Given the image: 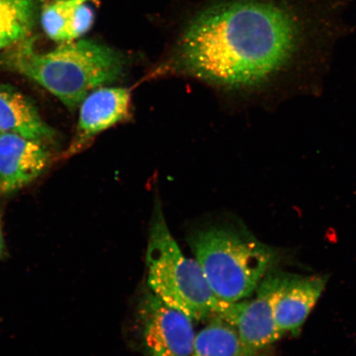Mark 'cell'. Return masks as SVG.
<instances>
[{
  "label": "cell",
  "mask_w": 356,
  "mask_h": 356,
  "mask_svg": "<svg viewBox=\"0 0 356 356\" xmlns=\"http://www.w3.org/2000/svg\"><path fill=\"white\" fill-rule=\"evenodd\" d=\"M138 319L142 345L148 356H191L195 339L193 320L147 289Z\"/></svg>",
  "instance_id": "obj_5"
},
{
  "label": "cell",
  "mask_w": 356,
  "mask_h": 356,
  "mask_svg": "<svg viewBox=\"0 0 356 356\" xmlns=\"http://www.w3.org/2000/svg\"><path fill=\"white\" fill-rule=\"evenodd\" d=\"M150 291L193 321L216 316L234 325L241 301L229 304L218 299L195 259L184 254L168 229L161 204H155L146 253Z\"/></svg>",
  "instance_id": "obj_4"
},
{
  "label": "cell",
  "mask_w": 356,
  "mask_h": 356,
  "mask_svg": "<svg viewBox=\"0 0 356 356\" xmlns=\"http://www.w3.org/2000/svg\"><path fill=\"white\" fill-rule=\"evenodd\" d=\"M4 249H6V247H4V240H3V236L2 232V225L1 222H0V258H1L4 253Z\"/></svg>",
  "instance_id": "obj_15"
},
{
  "label": "cell",
  "mask_w": 356,
  "mask_h": 356,
  "mask_svg": "<svg viewBox=\"0 0 356 356\" xmlns=\"http://www.w3.org/2000/svg\"><path fill=\"white\" fill-rule=\"evenodd\" d=\"M188 243L213 293L229 304L252 296L279 258L275 248L234 222L200 227Z\"/></svg>",
  "instance_id": "obj_3"
},
{
  "label": "cell",
  "mask_w": 356,
  "mask_h": 356,
  "mask_svg": "<svg viewBox=\"0 0 356 356\" xmlns=\"http://www.w3.org/2000/svg\"><path fill=\"white\" fill-rule=\"evenodd\" d=\"M35 16V0H0V50L28 38Z\"/></svg>",
  "instance_id": "obj_12"
},
{
  "label": "cell",
  "mask_w": 356,
  "mask_h": 356,
  "mask_svg": "<svg viewBox=\"0 0 356 356\" xmlns=\"http://www.w3.org/2000/svg\"><path fill=\"white\" fill-rule=\"evenodd\" d=\"M0 64L33 80L70 110L96 88L117 82L126 68L121 53L104 44L75 40L42 53L28 38L6 49Z\"/></svg>",
  "instance_id": "obj_2"
},
{
  "label": "cell",
  "mask_w": 356,
  "mask_h": 356,
  "mask_svg": "<svg viewBox=\"0 0 356 356\" xmlns=\"http://www.w3.org/2000/svg\"><path fill=\"white\" fill-rule=\"evenodd\" d=\"M86 0H54L47 4L42 13V25L44 33L53 41L70 42V26L75 8Z\"/></svg>",
  "instance_id": "obj_13"
},
{
  "label": "cell",
  "mask_w": 356,
  "mask_h": 356,
  "mask_svg": "<svg viewBox=\"0 0 356 356\" xmlns=\"http://www.w3.org/2000/svg\"><path fill=\"white\" fill-rule=\"evenodd\" d=\"M0 133L42 142L53 137L33 102L10 87H0Z\"/></svg>",
  "instance_id": "obj_10"
},
{
  "label": "cell",
  "mask_w": 356,
  "mask_h": 356,
  "mask_svg": "<svg viewBox=\"0 0 356 356\" xmlns=\"http://www.w3.org/2000/svg\"><path fill=\"white\" fill-rule=\"evenodd\" d=\"M284 273L273 267L256 289V296L241 302L234 326L245 356H256L282 337L275 325L274 306Z\"/></svg>",
  "instance_id": "obj_6"
},
{
  "label": "cell",
  "mask_w": 356,
  "mask_h": 356,
  "mask_svg": "<svg viewBox=\"0 0 356 356\" xmlns=\"http://www.w3.org/2000/svg\"><path fill=\"white\" fill-rule=\"evenodd\" d=\"M191 356H245L237 329L216 316L195 336Z\"/></svg>",
  "instance_id": "obj_11"
},
{
  "label": "cell",
  "mask_w": 356,
  "mask_h": 356,
  "mask_svg": "<svg viewBox=\"0 0 356 356\" xmlns=\"http://www.w3.org/2000/svg\"><path fill=\"white\" fill-rule=\"evenodd\" d=\"M86 1H95V0H86Z\"/></svg>",
  "instance_id": "obj_16"
},
{
  "label": "cell",
  "mask_w": 356,
  "mask_h": 356,
  "mask_svg": "<svg viewBox=\"0 0 356 356\" xmlns=\"http://www.w3.org/2000/svg\"><path fill=\"white\" fill-rule=\"evenodd\" d=\"M87 3H79L75 8L70 26L71 42L82 38L92 28L95 15Z\"/></svg>",
  "instance_id": "obj_14"
},
{
  "label": "cell",
  "mask_w": 356,
  "mask_h": 356,
  "mask_svg": "<svg viewBox=\"0 0 356 356\" xmlns=\"http://www.w3.org/2000/svg\"><path fill=\"white\" fill-rule=\"evenodd\" d=\"M300 17L269 0L217 4L191 22L181 39L178 66L225 88L259 86L296 56L304 38Z\"/></svg>",
  "instance_id": "obj_1"
},
{
  "label": "cell",
  "mask_w": 356,
  "mask_h": 356,
  "mask_svg": "<svg viewBox=\"0 0 356 356\" xmlns=\"http://www.w3.org/2000/svg\"><path fill=\"white\" fill-rule=\"evenodd\" d=\"M79 106L76 136L67 152L70 155L100 133L131 118V92L127 88L100 87L89 93Z\"/></svg>",
  "instance_id": "obj_7"
},
{
  "label": "cell",
  "mask_w": 356,
  "mask_h": 356,
  "mask_svg": "<svg viewBox=\"0 0 356 356\" xmlns=\"http://www.w3.org/2000/svg\"><path fill=\"white\" fill-rule=\"evenodd\" d=\"M50 154L42 142L0 133V193L24 188L46 170Z\"/></svg>",
  "instance_id": "obj_8"
},
{
  "label": "cell",
  "mask_w": 356,
  "mask_h": 356,
  "mask_svg": "<svg viewBox=\"0 0 356 356\" xmlns=\"http://www.w3.org/2000/svg\"><path fill=\"white\" fill-rule=\"evenodd\" d=\"M327 282L322 275L284 273L275 300V325L282 337L296 333L317 304Z\"/></svg>",
  "instance_id": "obj_9"
}]
</instances>
